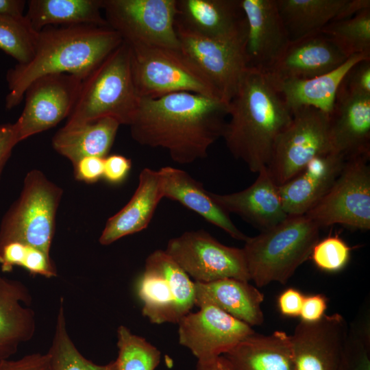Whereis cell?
Segmentation results:
<instances>
[{"instance_id": "6da1fadb", "label": "cell", "mask_w": 370, "mask_h": 370, "mask_svg": "<svg viewBox=\"0 0 370 370\" xmlns=\"http://www.w3.org/2000/svg\"><path fill=\"white\" fill-rule=\"evenodd\" d=\"M228 104L189 92L156 98H140L129 124L132 138L141 145L162 148L180 164L208 156L210 146L222 138Z\"/></svg>"}, {"instance_id": "7a4b0ae2", "label": "cell", "mask_w": 370, "mask_h": 370, "mask_svg": "<svg viewBox=\"0 0 370 370\" xmlns=\"http://www.w3.org/2000/svg\"><path fill=\"white\" fill-rule=\"evenodd\" d=\"M222 138L231 154L254 173L267 166L276 138L293 112L277 85L260 70L247 68L228 103Z\"/></svg>"}, {"instance_id": "3957f363", "label": "cell", "mask_w": 370, "mask_h": 370, "mask_svg": "<svg viewBox=\"0 0 370 370\" xmlns=\"http://www.w3.org/2000/svg\"><path fill=\"white\" fill-rule=\"evenodd\" d=\"M123 42L109 26H47L39 32L32 58L6 73L5 108L17 106L32 82L47 75L68 73L83 79Z\"/></svg>"}, {"instance_id": "277c9868", "label": "cell", "mask_w": 370, "mask_h": 370, "mask_svg": "<svg viewBox=\"0 0 370 370\" xmlns=\"http://www.w3.org/2000/svg\"><path fill=\"white\" fill-rule=\"evenodd\" d=\"M139 100L133 79L130 47L123 41L82 79L65 125H78L105 117L129 125Z\"/></svg>"}, {"instance_id": "5b68a950", "label": "cell", "mask_w": 370, "mask_h": 370, "mask_svg": "<svg viewBox=\"0 0 370 370\" xmlns=\"http://www.w3.org/2000/svg\"><path fill=\"white\" fill-rule=\"evenodd\" d=\"M320 227L305 214L288 216L276 225L248 237L243 248L250 280L258 287L286 284L311 256Z\"/></svg>"}, {"instance_id": "8992f818", "label": "cell", "mask_w": 370, "mask_h": 370, "mask_svg": "<svg viewBox=\"0 0 370 370\" xmlns=\"http://www.w3.org/2000/svg\"><path fill=\"white\" fill-rule=\"evenodd\" d=\"M62 189L38 170L27 173L18 198L2 218L0 247L20 242L50 254Z\"/></svg>"}, {"instance_id": "52a82bcc", "label": "cell", "mask_w": 370, "mask_h": 370, "mask_svg": "<svg viewBox=\"0 0 370 370\" xmlns=\"http://www.w3.org/2000/svg\"><path fill=\"white\" fill-rule=\"evenodd\" d=\"M129 46L133 79L139 98L189 92L221 100L207 78L180 49Z\"/></svg>"}, {"instance_id": "ba28073f", "label": "cell", "mask_w": 370, "mask_h": 370, "mask_svg": "<svg viewBox=\"0 0 370 370\" xmlns=\"http://www.w3.org/2000/svg\"><path fill=\"white\" fill-rule=\"evenodd\" d=\"M137 293L151 323H177L195 306V282L164 250L147 256Z\"/></svg>"}, {"instance_id": "9c48e42d", "label": "cell", "mask_w": 370, "mask_h": 370, "mask_svg": "<svg viewBox=\"0 0 370 370\" xmlns=\"http://www.w3.org/2000/svg\"><path fill=\"white\" fill-rule=\"evenodd\" d=\"M331 151L329 115L312 107H302L293 112L292 121L276 138L267 169L280 186L314 158Z\"/></svg>"}, {"instance_id": "30bf717a", "label": "cell", "mask_w": 370, "mask_h": 370, "mask_svg": "<svg viewBox=\"0 0 370 370\" xmlns=\"http://www.w3.org/2000/svg\"><path fill=\"white\" fill-rule=\"evenodd\" d=\"M108 25L129 45L180 49L177 0H102Z\"/></svg>"}, {"instance_id": "8fae6325", "label": "cell", "mask_w": 370, "mask_h": 370, "mask_svg": "<svg viewBox=\"0 0 370 370\" xmlns=\"http://www.w3.org/2000/svg\"><path fill=\"white\" fill-rule=\"evenodd\" d=\"M369 157L346 160L326 194L305 215L320 228L335 224L352 230L370 229Z\"/></svg>"}, {"instance_id": "7c38bea8", "label": "cell", "mask_w": 370, "mask_h": 370, "mask_svg": "<svg viewBox=\"0 0 370 370\" xmlns=\"http://www.w3.org/2000/svg\"><path fill=\"white\" fill-rule=\"evenodd\" d=\"M180 51L204 74L227 104L246 71L245 38L219 39L195 32L175 19Z\"/></svg>"}, {"instance_id": "4fadbf2b", "label": "cell", "mask_w": 370, "mask_h": 370, "mask_svg": "<svg viewBox=\"0 0 370 370\" xmlns=\"http://www.w3.org/2000/svg\"><path fill=\"white\" fill-rule=\"evenodd\" d=\"M164 251L195 282L250 280L243 249L225 245L204 230L170 239Z\"/></svg>"}, {"instance_id": "5bb4252c", "label": "cell", "mask_w": 370, "mask_h": 370, "mask_svg": "<svg viewBox=\"0 0 370 370\" xmlns=\"http://www.w3.org/2000/svg\"><path fill=\"white\" fill-rule=\"evenodd\" d=\"M83 78L68 73L42 76L27 88L23 110L14 123L18 141L48 130L68 118Z\"/></svg>"}, {"instance_id": "9a60e30c", "label": "cell", "mask_w": 370, "mask_h": 370, "mask_svg": "<svg viewBox=\"0 0 370 370\" xmlns=\"http://www.w3.org/2000/svg\"><path fill=\"white\" fill-rule=\"evenodd\" d=\"M179 343L197 360L221 356L255 333L251 326L219 308L206 304L189 312L177 323Z\"/></svg>"}, {"instance_id": "2e32d148", "label": "cell", "mask_w": 370, "mask_h": 370, "mask_svg": "<svg viewBox=\"0 0 370 370\" xmlns=\"http://www.w3.org/2000/svg\"><path fill=\"white\" fill-rule=\"evenodd\" d=\"M348 325L338 313L301 321L289 335L295 370H341Z\"/></svg>"}, {"instance_id": "e0dca14e", "label": "cell", "mask_w": 370, "mask_h": 370, "mask_svg": "<svg viewBox=\"0 0 370 370\" xmlns=\"http://www.w3.org/2000/svg\"><path fill=\"white\" fill-rule=\"evenodd\" d=\"M347 59L326 35L319 32L289 41L264 72L275 84L305 79L328 73Z\"/></svg>"}, {"instance_id": "ac0fdd59", "label": "cell", "mask_w": 370, "mask_h": 370, "mask_svg": "<svg viewBox=\"0 0 370 370\" xmlns=\"http://www.w3.org/2000/svg\"><path fill=\"white\" fill-rule=\"evenodd\" d=\"M247 23V66L266 71L290 41L275 0H240Z\"/></svg>"}, {"instance_id": "d6986e66", "label": "cell", "mask_w": 370, "mask_h": 370, "mask_svg": "<svg viewBox=\"0 0 370 370\" xmlns=\"http://www.w3.org/2000/svg\"><path fill=\"white\" fill-rule=\"evenodd\" d=\"M329 133L332 151L345 160L370 158V96L339 86L329 115Z\"/></svg>"}, {"instance_id": "ffe728a7", "label": "cell", "mask_w": 370, "mask_h": 370, "mask_svg": "<svg viewBox=\"0 0 370 370\" xmlns=\"http://www.w3.org/2000/svg\"><path fill=\"white\" fill-rule=\"evenodd\" d=\"M216 203L227 214L242 217L262 231L284 220L288 215L284 210L279 186L271 178L267 167L249 187L230 194L210 192Z\"/></svg>"}, {"instance_id": "44dd1931", "label": "cell", "mask_w": 370, "mask_h": 370, "mask_svg": "<svg viewBox=\"0 0 370 370\" xmlns=\"http://www.w3.org/2000/svg\"><path fill=\"white\" fill-rule=\"evenodd\" d=\"M345 160L333 151L314 158L290 180L279 186L284 211L303 215L326 194L340 174Z\"/></svg>"}, {"instance_id": "7402d4cb", "label": "cell", "mask_w": 370, "mask_h": 370, "mask_svg": "<svg viewBox=\"0 0 370 370\" xmlns=\"http://www.w3.org/2000/svg\"><path fill=\"white\" fill-rule=\"evenodd\" d=\"M176 20L211 38L246 37V18L240 0H177Z\"/></svg>"}, {"instance_id": "603a6c76", "label": "cell", "mask_w": 370, "mask_h": 370, "mask_svg": "<svg viewBox=\"0 0 370 370\" xmlns=\"http://www.w3.org/2000/svg\"><path fill=\"white\" fill-rule=\"evenodd\" d=\"M29 288L0 273V360L9 359L36 332V316L30 308Z\"/></svg>"}, {"instance_id": "cb8c5ba5", "label": "cell", "mask_w": 370, "mask_h": 370, "mask_svg": "<svg viewBox=\"0 0 370 370\" xmlns=\"http://www.w3.org/2000/svg\"><path fill=\"white\" fill-rule=\"evenodd\" d=\"M158 172L163 197L178 201L236 240L247 239L248 236L234 224L229 214L212 199L210 192L187 172L170 166L162 167Z\"/></svg>"}, {"instance_id": "d4e9b609", "label": "cell", "mask_w": 370, "mask_h": 370, "mask_svg": "<svg viewBox=\"0 0 370 370\" xmlns=\"http://www.w3.org/2000/svg\"><path fill=\"white\" fill-rule=\"evenodd\" d=\"M162 198L158 171L143 169L133 196L121 210L108 219L99 237V243L102 245H108L122 237L145 229Z\"/></svg>"}, {"instance_id": "484cf974", "label": "cell", "mask_w": 370, "mask_h": 370, "mask_svg": "<svg viewBox=\"0 0 370 370\" xmlns=\"http://www.w3.org/2000/svg\"><path fill=\"white\" fill-rule=\"evenodd\" d=\"M263 294L247 281L224 278L195 282V306H214L251 327L263 323Z\"/></svg>"}, {"instance_id": "4316f807", "label": "cell", "mask_w": 370, "mask_h": 370, "mask_svg": "<svg viewBox=\"0 0 370 370\" xmlns=\"http://www.w3.org/2000/svg\"><path fill=\"white\" fill-rule=\"evenodd\" d=\"M232 370H295L290 336L254 333L223 354Z\"/></svg>"}, {"instance_id": "83f0119b", "label": "cell", "mask_w": 370, "mask_h": 370, "mask_svg": "<svg viewBox=\"0 0 370 370\" xmlns=\"http://www.w3.org/2000/svg\"><path fill=\"white\" fill-rule=\"evenodd\" d=\"M365 59H370V54L354 55L325 74L275 84L292 112L302 107H312L330 115L343 78L355 64Z\"/></svg>"}, {"instance_id": "f1b7e54d", "label": "cell", "mask_w": 370, "mask_h": 370, "mask_svg": "<svg viewBox=\"0 0 370 370\" xmlns=\"http://www.w3.org/2000/svg\"><path fill=\"white\" fill-rule=\"evenodd\" d=\"M121 124L105 117L78 125H65L52 138L53 149L72 164L86 156L105 158L114 143Z\"/></svg>"}, {"instance_id": "f546056e", "label": "cell", "mask_w": 370, "mask_h": 370, "mask_svg": "<svg viewBox=\"0 0 370 370\" xmlns=\"http://www.w3.org/2000/svg\"><path fill=\"white\" fill-rule=\"evenodd\" d=\"M27 6L25 18L36 32L47 26H108L101 14L102 0H30Z\"/></svg>"}, {"instance_id": "4dcf8cb0", "label": "cell", "mask_w": 370, "mask_h": 370, "mask_svg": "<svg viewBox=\"0 0 370 370\" xmlns=\"http://www.w3.org/2000/svg\"><path fill=\"white\" fill-rule=\"evenodd\" d=\"M289 40L317 33L333 21L347 0H275Z\"/></svg>"}, {"instance_id": "1f68e13d", "label": "cell", "mask_w": 370, "mask_h": 370, "mask_svg": "<svg viewBox=\"0 0 370 370\" xmlns=\"http://www.w3.org/2000/svg\"><path fill=\"white\" fill-rule=\"evenodd\" d=\"M320 32L326 35L347 58L357 54H370V8L351 18L332 21Z\"/></svg>"}, {"instance_id": "d6a6232c", "label": "cell", "mask_w": 370, "mask_h": 370, "mask_svg": "<svg viewBox=\"0 0 370 370\" xmlns=\"http://www.w3.org/2000/svg\"><path fill=\"white\" fill-rule=\"evenodd\" d=\"M52 370H116L115 360L103 365L86 359L78 351L68 334L64 307L61 297L54 335L47 352Z\"/></svg>"}, {"instance_id": "836d02e7", "label": "cell", "mask_w": 370, "mask_h": 370, "mask_svg": "<svg viewBox=\"0 0 370 370\" xmlns=\"http://www.w3.org/2000/svg\"><path fill=\"white\" fill-rule=\"evenodd\" d=\"M116 334V370H155L161 354L154 345L125 325H120Z\"/></svg>"}, {"instance_id": "e575fe53", "label": "cell", "mask_w": 370, "mask_h": 370, "mask_svg": "<svg viewBox=\"0 0 370 370\" xmlns=\"http://www.w3.org/2000/svg\"><path fill=\"white\" fill-rule=\"evenodd\" d=\"M21 267L30 274L47 278L57 276V270L50 254L20 242H10L0 247L1 272H10L14 267Z\"/></svg>"}, {"instance_id": "d590c367", "label": "cell", "mask_w": 370, "mask_h": 370, "mask_svg": "<svg viewBox=\"0 0 370 370\" xmlns=\"http://www.w3.org/2000/svg\"><path fill=\"white\" fill-rule=\"evenodd\" d=\"M38 36L25 17L0 15V49L17 61L25 64L33 57Z\"/></svg>"}, {"instance_id": "8d00e7d4", "label": "cell", "mask_w": 370, "mask_h": 370, "mask_svg": "<svg viewBox=\"0 0 370 370\" xmlns=\"http://www.w3.org/2000/svg\"><path fill=\"white\" fill-rule=\"evenodd\" d=\"M365 306L348 326L341 370H370V311Z\"/></svg>"}, {"instance_id": "74e56055", "label": "cell", "mask_w": 370, "mask_h": 370, "mask_svg": "<svg viewBox=\"0 0 370 370\" xmlns=\"http://www.w3.org/2000/svg\"><path fill=\"white\" fill-rule=\"evenodd\" d=\"M351 248L338 236H328L314 245L311 257L315 265L328 272L341 270L347 264Z\"/></svg>"}, {"instance_id": "f35d334b", "label": "cell", "mask_w": 370, "mask_h": 370, "mask_svg": "<svg viewBox=\"0 0 370 370\" xmlns=\"http://www.w3.org/2000/svg\"><path fill=\"white\" fill-rule=\"evenodd\" d=\"M341 87L346 90L370 96V59L355 64L343 78Z\"/></svg>"}, {"instance_id": "ab89813d", "label": "cell", "mask_w": 370, "mask_h": 370, "mask_svg": "<svg viewBox=\"0 0 370 370\" xmlns=\"http://www.w3.org/2000/svg\"><path fill=\"white\" fill-rule=\"evenodd\" d=\"M75 179L90 184L103 177L104 158L86 156L73 164Z\"/></svg>"}, {"instance_id": "60d3db41", "label": "cell", "mask_w": 370, "mask_h": 370, "mask_svg": "<svg viewBox=\"0 0 370 370\" xmlns=\"http://www.w3.org/2000/svg\"><path fill=\"white\" fill-rule=\"evenodd\" d=\"M0 370H52V368L47 353H34L17 360H0Z\"/></svg>"}, {"instance_id": "b9f144b4", "label": "cell", "mask_w": 370, "mask_h": 370, "mask_svg": "<svg viewBox=\"0 0 370 370\" xmlns=\"http://www.w3.org/2000/svg\"><path fill=\"white\" fill-rule=\"evenodd\" d=\"M131 167V160L126 157L118 154L108 156L104 158L103 177L111 184H119L126 178Z\"/></svg>"}, {"instance_id": "7bdbcfd3", "label": "cell", "mask_w": 370, "mask_h": 370, "mask_svg": "<svg viewBox=\"0 0 370 370\" xmlns=\"http://www.w3.org/2000/svg\"><path fill=\"white\" fill-rule=\"evenodd\" d=\"M327 299L323 295L316 294L304 297L299 317L301 321L313 323L319 321L325 314Z\"/></svg>"}, {"instance_id": "ee69618b", "label": "cell", "mask_w": 370, "mask_h": 370, "mask_svg": "<svg viewBox=\"0 0 370 370\" xmlns=\"http://www.w3.org/2000/svg\"><path fill=\"white\" fill-rule=\"evenodd\" d=\"M18 143L14 123L0 124V177L14 147Z\"/></svg>"}, {"instance_id": "f6af8a7d", "label": "cell", "mask_w": 370, "mask_h": 370, "mask_svg": "<svg viewBox=\"0 0 370 370\" xmlns=\"http://www.w3.org/2000/svg\"><path fill=\"white\" fill-rule=\"evenodd\" d=\"M304 297L295 288H286L278 299V308L281 314L289 317H299Z\"/></svg>"}, {"instance_id": "bcb514c9", "label": "cell", "mask_w": 370, "mask_h": 370, "mask_svg": "<svg viewBox=\"0 0 370 370\" xmlns=\"http://www.w3.org/2000/svg\"><path fill=\"white\" fill-rule=\"evenodd\" d=\"M26 4L24 0H0V15L18 18H23Z\"/></svg>"}, {"instance_id": "7dc6e473", "label": "cell", "mask_w": 370, "mask_h": 370, "mask_svg": "<svg viewBox=\"0 0 370 370\" xmlns=\"http://www.w3.org/2000/svg\"><path fill=\"white\" fill-rule=\"evenodd\" d=\"M367 8H370L369 0H347L339 14L333 21L351 18Z\"/></svg>"}, {"instance_id": "c3c4849f", "label": "cell", "mask_w": 370, "mask_h": 370, "mask_svg": "<svg viewBox=\"0 0 370 370\" xmlns=\"http://www.w3.org/2000/svg\"><path fill=\"white\" fill-rule=\"evenodd\" d=\"M196 370H232L223 356L206 360H197Z\"/></svg>"}]
</instances>
